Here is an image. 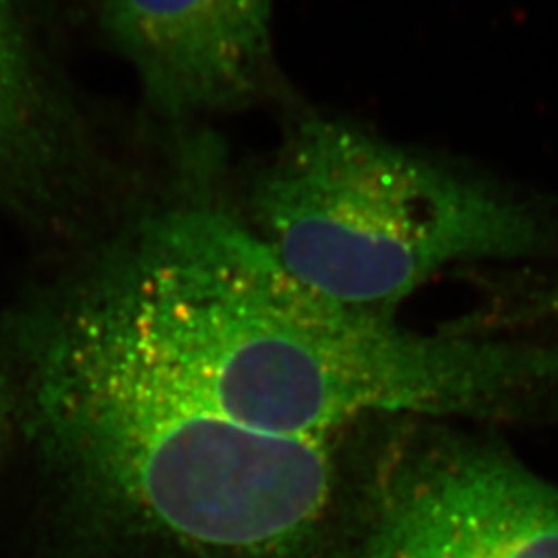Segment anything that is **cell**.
<instances>
[{"instance_id": "cell-1", "label": "cell", "mask_w": 558, "mask_h": 558, "mask_svg": "<svg viewBox=\"0 0 558 558\" xmlns=\"http://www.w3.org/2000/svg\"><path fill=\"white\" fill-rule=\"evenodd\" d=\"M220 147L98 246L112 290L221 412L269 435L333 440L375 418L530 422L558 396V341L418 333L288 276L240 218Z\"/></svg>"}, {"instance_id": "cell-2", "label": "cell", "mask_w": 558, "mask_h": 558, "mask_svg": "<svg viewBox=\"0 0 558 558\" xmlns=\"http://www.w3.org/2000/svg\"><path fill=\"white\" fill-rule=\"evenodd\" d=\"M9 339V430L96 527L193 558H306L336 538L354 428L240 424L83 263Z\"/></svg>"}, {"instance_id": "cell-3", "label": "cell", "mask_w": 558, "mask_h": 558, "mask_svg": "<svg viewBox=\"0 0 558 558\" xmlns=\"http://www.w3.org/2000/svg\"><path fill=\"white\" fill-rule=\"evenodd\" d=\"M278 143L232 177L240 218L279 267L339 306L398 320L453 269L558 253L546 201L476 163L288 108Z\"/></svg>"}, {"instance_id": "cell-4", "label": "cell", "mask_w": 558, "mask_h": 558, "mask_svg": "<svg viewBox=\"0 0 558 558\" xmlns=\"http://www.w3.org/2000/svg\"><path fill=\"white\" fill-rule=\"evenodd\" d=\"M348 558H558V484L495 433L389 416L348 442Z\"/></svg>"}, {"instance_id": "cell-5", "label": "cell", "mask_w": 558, "mask_h": 558, "mask_svg": "<svg viewBox=\"0 0 558 558\" xmlns=\"http://www.w3.org/2000/svg\"><path fill=\"white\" fill-rule=\"evenodd\" d=\"M274 0H100L101 23L161 117L186 124L296 106L271 44Z\"/></svg>"}, {"instance_id": "cell-6", "label": "cell", "mask_w": 558, "mask_h": 558, "mask_svg": "<svg viewBox=\"0 0 558 558\" xmlns=\"http://www.w3.org/2000/svg\"><path fill=\"white\" fill-rule=\"evenodd\" d=\"M73 126L15 0H0V186L34 193L73 147Z\"/></svg>"}, {"instance_id": "cell-7", "label": "cell", "mask_w": 558, "mask_h": 558, "mask_svg": "<svg viewBox=\"0 0 558 558\" xmlns=\"http://www.w3.org/2000/svg\"><path fill=\"white\" fill-rule=\"evenodd\" d=\"M558 319V288L548 292H536L532 302H521L518 320Z\"/></svg>"}, {"instance_id": "cell-8", "label": "cell", "mask_w": 558, "mask_h": 558, "mask_svg": "<svg viewBox=\"0 0 558 558\" xmlns=\"http://www.w3.org/2000/svg\"><path fill=\"white\" fill-rule=\"evenodd\" d=\"M9 420H11V405H9V396L7 389L0 380V447L4 439H9Z\"/></svg>"}]
</instances>
